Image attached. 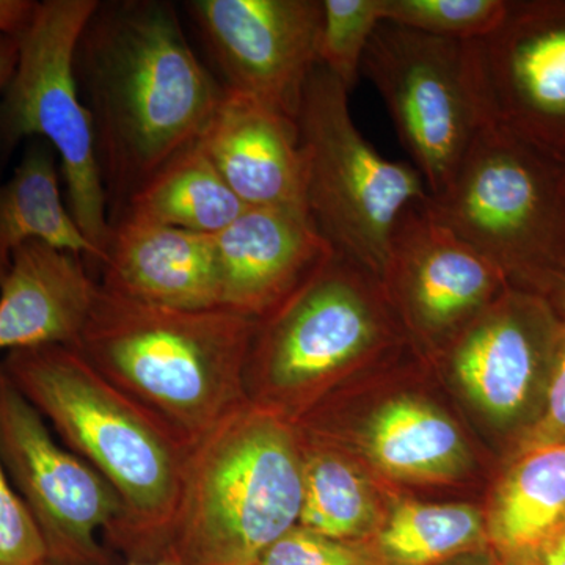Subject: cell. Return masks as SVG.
<instances>
[{"instance_id":"d590c367","label":"cell","mask_w":565,"mask_h":565,"mask_svg":"<svg viewBox=\"0 0 565 565\" xmlns=\"http://www.w3.org/2000/svg\"><path fill=\"white\" fill-rule=\"evenodd\" d=\"M557 285H559L561 288H563V294H565V274L563 275V277H561V280L559 282H557Z\"/></svg>"},{"instance_id":"d6a6232c","label":"cell","mask_w":565,"mask_h":565,"mask_svg":"<svg viewBox=\"0 0 565 565\" xmlns=\"http://www.w3.org/2000/svg\"><path fill=\"white\" fill-rule=\"evenodd\" d=\"M440 565H501V561L492 546H487V548L465 553V555L446 561V563Z\"/></svg>"},{"instance_id":"836d02e7","label":"cell","mask_w":565,"mask_h":565,"mask_svg":"<svg viewBox=\"0 0 565 565\" xmlns=\"http://www.w3.org/2000/svg\"><path fill=\"white\" fill-rule=\"evenodd\" d=\"M52 565V564H46ZM126 565H185L182 563V559L180 556L177 555V553L173 552H167L163 553L161 557H156V559L150 561H136V563H128Z\"/></svg>"},{"instance_id":"4dcf8cb0","label":"cell","mask_w":565,"mask_h":565,"mask_svg":"<svg viewBox=\"0 0 565 565\" xmlns=\"http://www.w3.org/2000/svg\"><path fill=\"white\" fill-rule=\"evenodd\" d=\"M531 555L537 565H565V522Z\"/></svg>"},{"instance_id":"ffe728a7","label":"cell","mask_w":565,"mask_h":565,"mask_svg":"<svg viewBox=\"0 0 565 565\" xmlns=\"http://www.w3.org/2000/svg\"><path fill=\"white\" fill-rule=\"evenodd\" d=\"M364 446L375 467L401 481H452L470 465L456 424L415 397L382 405L367 424Z\"/></svg>"},{"instance_id":"e0dca14e","label":"cell","mask_w":565,"mask_h":565,"mask_svg":"<svg viewBox=\"0 0 565 565\" xmlns=\"http://www.w3.org/2000/svg\"><path fill=\"white\" fill-rule=\"evenodd\" d=\"M111 226L104 291L174 310L221 308L214 236L126 215Z\"/></svg>"},{"instance_id":"cb8c5ba5","label":"cell","mask_w":565,"mask_h":565,"mask_svg":"<svg viewBox=\"0 0 565 565\" xmlns=\"http://www.w3.org/2000/svg\"><path fill=\"white\" fill-rule=\"evenodd\" d=\"M302 451L303 498L297 525L345 544L370 537L377 514L359 471L343 457L313 449L303 440Z\"/></svg>"},{"instance_id":"9a60e30c","label":"cell","mask_w":565,"mask_h":565,"mask_svg":"<svg viewBox=\"0 0 565 565\" xmlns=\"http://www.w3.org/2000/svg\"><path fill=\"white\" fill-rule=\"evenodd\" d=\"M221 308L263 321L322 269L334 253L310 212L245 207L214 236Z\"/></svg>"},{"instance_id":"f1b7e54d","label":"cell","mask_w":565,"mask_h":565,"mask_svg":"<svg viewBox=\"0 0 565 565\" xmlns=\"http://www.w3.org/2000/svg\"><path fill=\"white\" fill-rule=\"evenodd\" d=\"M565 444V294H563V313L559 316L555 356L544 404L535 422L527 427L522 441V452L539 446Z\"/></svg>"},{"instance_id":"e575fe53","label":"cell","mask_w":565,"mask_h":565,"mask_svg":"<svg viewBox=\"0 0 565 565\" xmlns=\"http://www.w3.org/2000/svg\"><path fill=\"white\" fill-rule=\"evenodd\" d=\"M501 565H537L531 553H523V555H512L500 557Z\"/></svg>"},{"instance_id":"4316f807","label":"cell","mask_w":565,"mask_h":565,"mask_svg":"<svg viewBox=\"0 0 565 565\" xmlns=\"http://www.w3.org/2000/svg\"><path fill=\"white\" fill-rule=\"evenodd\" d=\"M39 526L11 484L0 457V565H46Z\"/></svg>"},{"instance_id":"44dd1931","label":"cell","mask_w":565,"mask_h":565,"mask_svg":"<svg viewBox=\"0 0 565 565\" xmlns=\"http://www.w3.org/2000/svg\"><path fill=\"white\" fill-rule=\"evenodd\" d=\"M565 522V444L520 455L494 493L486 519L498 556L534 553Z\"/></svg>"},{"instance_id":"ac0fdd59","label":"cell","mask_w":565,"mask_h":565,"mask_svg":"<svg viewBox=\"0 0 565 565\" xmlns=\"http://www.w3.org/2000/svg\"><path fill=\"white\" fill-rule=\"evenodd\" d=\"M98 291L84 256L40 241L22 245L0 286V353L43 344L74 348Z\"/></svg>"},{"instance_id":"277c9868","label":"cell","mask_w":565,"mask_h":565,"mask_svg":"<svg viewBox=\"0 0 565 565\" xmlns=\"http://www.w3.org/2000/svg\"><path fill=\"white\" fill-rule=\"evenodd\" d=\"M302 498L299 429L248 401L189 449L169 550L185 565H258Z\"/></svg>"},{"instance_id":"52a82bcc","label":"cell","mask_w":565,"mask_h":565,"mask_svg":"<svg viewBox=\"0 0 565 565\" xmlns=\"http://www.w3.org/2000/svg\"><path fill=\"white\" fill-rule=\"evenodd\" d=\"M98 6V0L36 3L20 36L17 70L0 95V158L24 140L50 143L61 161L71 215L104 259L114 226L92 114L74 70L77 43Z\"/></svg>"},{"instance_id":"1f68e13d","label":"cell","mask_w":565,"mask_h":565,"mask_svg":"<svg viewBox=\"0 0 565 565\" xmlns=\"http://www.w3.org/2000/svg\"><path fill=\"white\" fill-rule=\"evenodd\" d=\"M18 58H20V36L0 33V95L6 90L17 70Z\"/></svg>"},{"instance_id":"5bb4252c","label":"cell","mask_w":565,"mask_h":565,"mask_svg":"<svg viewBox=\"0 0 565 565\" xmlns=\"http://www.w3.org/2000/svg\"><path fill=\"white\" fill-rule=\"evenodd\" d=\"M559 318L531 294L505 291L455 338L451 367L494 423L515 424L544 397Z\"/></svg>"},{"instance_id":"7a4b0ae2","label":"cell","mask_w":565,"mask_h":565,"mask_svg":"<svg viewBox=\"0 0 565 565\" xmlns=\"http://www.w3.org/2000/svg\"><path fill=\"white\" fill-rule=\"evenodd\" d=\"M0 363L70 451L95 468L120 497L121 522L104 535L110 548L128 563L169 552L191 448L71 345L18 349Z\"/></svg>"},{"instance_id":"2e32d148","label":"cell","mask_w":565,"mask_h":565,"mask_svg":"<svg viewBox=\"0 0 565 565\" xmlns=\"http://www.w3.org/2000/svg\"><path fill=\"white\" fill-rule=\"evenodd\" d=\"M200 147L245 207L307 211V162L297 121L225 87Z\"/></svg>"},{"instance_id":"4fadbf2b","label":"cell","mask_w":565,"mask_h":565,"mask_svg":"<svg viewBox=\"0 0 565 565\" xmlns=\"http://www.w3.org/2000/svg\"><path fill=\"white\" fill-rule=\"evenodd\" d=\"M381 280L392 286L412 327L430 340L456 338L508 285L490 259L435 217L429 203L405 212Z\"/></svg>"},{"instance_id":"603a6c76","label":"cell","mask_w":565,"mask_h":565,"mask_svg":"<svg viewBox=\"0 0 565 565\" xmlns=\"http://www.w3.org/2000/svg\"><path fill=\"white\" fill-rule=\"evenodd\" d=\"M489 545L486 516L473 505L405 501L360 550L366 565H440Z\"/></svg>"},{"instance_id":"30bf717a","label":"cell","mask_w":565,"mask_h":565,"mask_svg":"<svg viewBox=\"0 0 565 565\" xmlns=\"http://www.w3.org/2000/svg\"><path fill=\"white\" fill-rule=\"evenodd\" d=\"M0 457L39 526L47 564L111 565L98 534H109L121 522L120 497L95 468L55 441L2 363Z\"/></svg>"},{"instance_id":"f546056e","label":"cell","mask_w":565,"mask_h":565,"mask_svg":"<svg viewBox=\"0 0 565 565\" xmlns=\"http://www.w3.org/2000/svg\"><path fill=\"white\" fill-rule=\"evenodd\" d=\"M36 3L32 0H0V33L21 36L31 24Z\"/></svg>"},{"instance_id":"ba28073f","label":"cell","mask_w":565,"mask_h":565,"mask_svg":"<svg viewBox=\"0 0 565 565\" xmlns=\"http://www.w3.org/2000/svg\"><path fill=\"white\" fill-rule=\"evenodd\" d=\"M373 274L334 255L285 303L256 323L245 392L250 403L291 419L322 384L384 343V308ZM377 278V277H375Z\"/></svg>"},{"instance_id":"8992f818","label":"cell","mask_w":565,"mask_h":565,"mask_svg":"<svg viewBox=\"0 0 565 565\" xmlns=\"http://www.w3.org/2000/svg\"><path fill=\"white\" fill-rule=\"evenodd\" d=\"M349 93L316 66L297 114L307 162V207L337 255L381 280L405 212L429 203L415 167L375 150L356 128Z\"/></svg>"},{"instance_id":"8fae6325","label":"cell","mask_w":565,"mask_h":565,"mask_svg":"<svg viewBox=\"0 0 565 565\" xmlns=\"http://www.w3.org/2000/svg\"><path fill=\"white\" fill-rule=\"evenodd\" d=\"M225 87L297 120L318 62L322 0H192L185 3Z\"/></svg>"},{"instance_id":"5b68a950","label":"cell","mask_w":565,"mask_h":565,"mask_svg":"<svg viewBox=\"0 0 565 565\" xmlns=\"http://www.w3.org/2000/svg\"><path fill=\"white\" fill-rule=\"evenodd\" d=\"M429 210L505 278L565 274V163L490 121Z\"/></svg>"},{"instance_id":"484cf974","label":"cell","mask_w":565,"mask_h":565,"mask_svg":"<svg viewBox=\"0 0 565 565\" xmlns=\"http://www.w3.org/2000/svg\"><path fill=\"white\" fill-rule=\"evenodd\" d=\"M382 20V0H322L318 62L351 92Z\"/></svg>"},{"instance_id":"d4e9b609","label":"cell","mask_w":565,"mask_h":565,"mask_svg":"<svg viewBox=\"0 0 565 565\" xmlns=\"http://www.w3.org/2000/svg\"><path fill=\"white\" fill-rule=\"evenodd\" d=\"M504 0H382V20L437 39L484 40L508 14Z\"/></svg>"},{"instance_id":"d6986e66","label":"cell","mask_w":565,"mask_h":565,"mask_svg":"<svg viewBox=\"0 0 565 565\" xmlns=\"http://www.w3.org/2000/svg\"><path fill=\"white\" fill-rule=\"evenodd\" d=\"M40 241L102 264L74 222L61 192V166L54 148L41 139L28 141L13 174L0 182V286L22 245Z\"/></svg>"},{"instance_id":"7402d4cb","label":"cell","mask_w":565,"mask_h":565,"mask_svg":"<svg viewBox=\"0 0 565 565\" xmlns=\"http://www.w3.org/2000/svg\"><path fill=\"white\" fill-rule=\"evenodd\" d=\"M244 210L196 141L152 174L129 199L120 217L215 236Z\"/></svg>"},{"instance_id":"9c48e42d","label":"cell","mask_w":565,"mask_h":565,"mask_svg":"<svg viewBox=\"0 0 565 565\" xmlns=\"http://www.w3.org/2000/svg\"><path fill=\"white\" fill-rule=\"evenodd\" d=\"M362 70L381 93L430 199L441 195L478 134L493 121L475 41L381 22Z\"/></svg>"},{"instance_id":"3957f363","label":"cell","mask_w":565,"mask_h":565,"mask_svg":"<svg viewBox=\"0 0 565 565\" xmlns=\"http://www.w3.org/2000/svg\"><path fill=\"white\" fill-rule=\"evenodd\" d=\"M256 323L225 308L174 310L99 286L74 349L192 448L248 403L245 366Z\"/></svg>"},{"instance_id":"6da1fadb","label":"cell","mask_w":565,"mask_h":565,"mask_svg":"<svg viewBox=\"0 0 565 565\" xmlns=\"http://www.w3.org/2000/svg\"><path fill=\"white\" fill-rule=\"evenodd\" d=\"M74 70L107 200L122 206L200 140L225 92L188 43L172 3L161 0L99 2Z\"/></svg>"},{"instance_id":"7c38bea8","label":"cell","mask_w":565,"mask_h":565,"mask_svg":"<svg viewBox=\"0 0 565 565\" xmlns=\"http://www.w3.org/2000/svg\"><path fill=\"white\" fill-rule=\"evenodd\" d=\"M475 47L493 121L565 163V2H509Z\"/></svg>"},{"instance_id":"83f0119b","label":"cell","mask_w":565,"mask_h":565,"mask_svg":"<svg viewBox=\"0 0 565 565\" xmlns=\"http://www.w3.org/2000/svg\"><path fill=\"white\" fill-rule=\"evenodd\" d=\"M258 565H366L360 546L296 525L267 548Z\"/></svg>"}]
</instances>
